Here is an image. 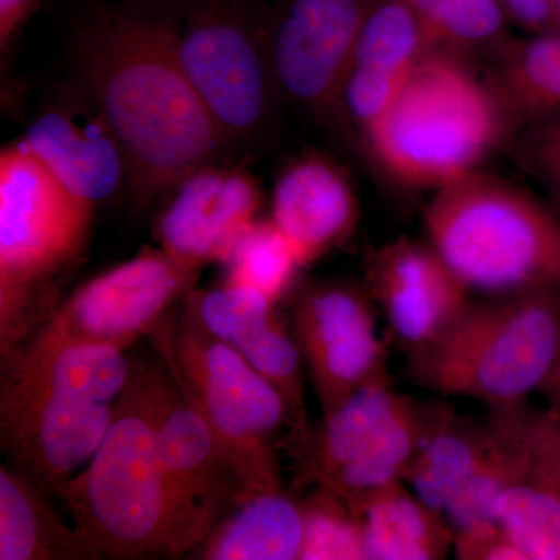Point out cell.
<instances>
[{
  "label": "cell",
  "mask_w": 560,
  "mask_h": 560,
  "mask_svg": "<svg viewBox=\"0 0 560 560\" xmlns=\"http://www.w3.org/2000/svg\"><path fill=\"white\" fill-rule=\"evenodd\" d=\"M72 60L124 147L139 206L172 195L226 149L176 57L167 9L92 7L73 32Z\"/></svg>",
  "instance_id": "obj_1"
},
{
  "label": "cell",
  "mask_w": 560,
  "mask_h": 560,
  "mask_svg": "<svg viewBox=\"0 0 560 560\" xmlns=\"http://www.w3.org/2000/svg\"><path fill=\"white\" fill-rule=\"evenodd\" d=\"M514 135L492 84L478 79L458 55L433 50L361 139L396 183L438 190L480 172L482 162Z\"/></svg>",
  "instance_id": "obj_2"
},
{
  "label": "cell",
  "mask_w": 560,
  "mask_h": 560,
  "mask_svg": "<svg viewBox=\"0 0 560 560\" xmlns=\"http://www.w3.org/2000/svg\"><path fill=\"white\" fill-rule=\"evenodd\" d=\"M423 226L470 296L560 285V213L517 184L471 173L434 190Z\"/></svg>",
  "instance_id": "obj_3"
},
{
  "label": "cell",
  "mask_w": 560,
  "mask_h": 560,
  "mask_svg": "<svg viewBox=\"0 0 560 560\" xmlns=\"http://www.w3.org/2000/svg\"><path fill=\"white\" fill-rule=\"evenodd\" d=\"M58 497L103 558H175V504L147 363L131 361L130 378L114 405L105 440L86 469Z\"/></svg>",
  "instance_id": "obj_4"
},
{
  "label": "cell",
  "mask_w": 560,
  "mask_h": 560,
  "mask_svg": "<svg viewBox=\"0 0 560 560\" xmlns=\"http://www.w3.org/2000/svg\"><path fill=\"white\" fill-rule=\"evenodd\" d=\"M560 350V285L469 301L440 337L408 353V378L489 410L517 407L547 381Z\"/></svg>",
  "instance_id": "obj_5"
},
{
  "label": "cell",
  "mask_w": 560,
  "mask_h": 560,
  "mask_svg": "<svg viewBox=\"0 0 560 560\" xmlns=\"http://www.w3.org/2000/svg\"><path fill=\"white\" fill-rule=\"evenodd\" d=\"M94 206L24 143L0 154V353L22 345L58 308L60 282L86 246Z\"/></svg>",
  "instance_id": "obj_6"
},
{
  "label": "cell",
  "mask_w": 560,
  "mask_h": 560,
  "mask_svg": "<svg viewBox=\"0 0 560 560\" xmlns=\"http://www.w3.org/2000/svg\"><path fill=\"white\" fill-rule=\"evenodd\" d=\"M165 370L212 430L246 495L283 489L285 401L267 378L189 312L151 331Z\"/></svg>",
  "instance_id": "obj_7"
},
{
  "label": "cell",
  "mask_w": 560,
  "mask_h": 560,
  "mask_svg": "<svg viewBox=\"0 0 560 560\" xmlns=\"http://www.w3.org/2000/svg\"><path fill=\"white\" fill-rule=\"evenodd\" d=\"M167 10L176 57L228 145L256 139L280 97L267 11L254 0H173Z\"/></svg>",
  "instance_id": "obj_8"
},
{
  "label": "cell",
  "mask_w": 560,
  "mask_h": 560,
  "mask_svg": "<svg viewBox=\"0 0 560 560\" xmlns=\"http://www.w3.org/2000/svg\"><path fill=\"white\" fill-rule=\"evenodd\" d=\"M198 276L200 270L162 249H143L79 287L25 341L90 342L125 350L156 329L172 305L194 290Z\"/></svg>",
  "instance_id": "obj_9"
},
{
  "label": "cell",
  "mask_w": 560,
  "mask_h": 560,
  "mask_svg": "<svg viewBox=\"0 0 560 560\" xmlns=\"http://www.w3.org/2000/svg\"><path fill=\"white\" fill-rule=\"evenodd\" d=\"M370 0H279L267 11L268 54L279 94L330 128L349 132L345 86Z\"/></svg>",
  "instance_id": "obj_10"
},
{
  "label": "cell",
  "mask_w": 560,
  "mask_h": 560,
  "mask_svg": "<svg viewBox=\"0 0 560 560\" xmlns=\"http://www.w3.org/2000/svg\"><path fill=\"white\" fill-rule=\"evenodd\" d=\"M162 460L175 504V558L190 555L243 499L230 460L164 364L147 363Z\"/></svg>",
  "instance_id": "obj_11"
},
{
  "label": "cell",
  "mask_w": 560,
  "mask_h": 560,
  "mask_svg": "<svg viewBox=\"0 0 560 560\" xmlns=\"http://www.w3.org/2000/svg\"><path fill=\"white\" fill-rule=\"evenodd\" d=\"M290 327L323 415L388 374V349L364 287L335 280L304 283L291 301Z\"/></svg>",
  "instance_id": "obj_12"
},
{
  "label": "cell",
  "mask_w": 560,
  "mask_h": 560,
  "mask_svg": "<svg viewBox=\"0 0 560 560\" xmlns=\"http://www.w3.org/2000/svg\"><path fill=\"white\" fill-rule=\"evenodd\" d=\"M110 404L73 399L2 377L0 445L10 464L57 495L101 447Z\"/></svg>",
  "instance_id": "obj_13"
},
{
  "label": "cell",
  "mask_w": 560,
  "mask_h": 560,
  "mask_svg": "<svg viewBox=\"0 0 560 560\" xmlns=\"http://www.w3.org/2000/svg\"><path fill=\"white\" fill-rule=\"evenodd\" d=\"M209 334L226 342L248 361L285 401L290 452L307 438L304 359L296 338L280 318L278 302L249 287L224 282L219 289L191 290L184 307Z\"/></svg>",
  "instance_id": "obj_14"
},
{
  "label": "cell",
  "mask_w": 560,
  "mask_h": 560,
  "mask_svg": "<svg viewBox=\"0 0 560 560\" xmlns=\"http://www.w3.org/2000/svg\"><path fill=\"white\" fill-rule=\"evenodd\" d=\"M364 289L408 353L440 337L471 300L429 242L397 238L371 250Z\"/></svg>",
  "instance_id": "obj_15"
},
{
  "label": "cell",
  "mask_w": 560,
  "mask_h": 560,
  "mask_svg": "<svg viewBox=\"0 0 560 560\" xmlns=\"http://www.w3.org/2000/svg\"><path fill=\"white\" fill-rule=\"evenodd\" d=\"M21 142L94 208L128 189L130 168L124 147L81 84L40 110Z\"/></svg>",
  "instance_id": "obj_16"
},
{
  "label": "cell",
  "mask_w": 560,
  "mask_h": 560,
  "mask_svg": "<svg viewBox=\"0 0 560 560\" xmlns=\"http://www.w3.org/2000/svg\"><path fill=\"white\" fill-rule=\"evenodd\" d=\"M158 224L161 249L195 270L224 261L256 223L261 191L242 167L205 165L183 180Z\"/></svg>",
  "instance_id": "obj_17"
},
{
  "label": "cell",
  "mask_w": 560,
  "mask_h": 560,
  "mask_svg": "<svg viewBox=\"0 0 560 560\" xmlns=\"http://www.w3.org/2000/svg\"><path fill=\"white\" fill-rule=\"evenodd\" d=\"M271 220L302 267H307L355 235L359 197L337 162L323 154H305L287 165L276 180Z\"/></svg>",
  "instance_id": "obj_18"
},
{
  "label": "cell",
  "mask_w": 560,
  "mask_h": 560,
  "mask_svg": "<svg viewBox=\"0 0 560 560\" xmlns=\"http://www.w3.org/2000/svg\"><path fill=\"white\" fill-rule=\"evenodd\" d=\"M405 394L394 386L393 378L383 374L323 415L318 427L293 452L298 470V489L324 488L338 474L360 458L378 431L399 410Z\"/></svg>",
  "instance_id": "obj_19"
},
{
  "label": "cell",
  "mask_w": 560,
  "mask_h": 560,
  "mask_svg": "<svg viewBox=\"0 0 560 560\" xmlns=\"http://www.w3.org/2000/svg\"><path fill=\"white\" fill-rule=\"evenodd\" d=\"M131 374L124 349L90 342H22L2 355V377L73 399L113 404Z\"/></svg>",
  "instance_id": "obj_20"
},
{
  "label": "cell",
  "mask_w": 560,
  "mask_h": 560,
  "mask_svg": "<svg viewBox=\"0 0 560 560\" xmlns=\"http://www.w3.org/2000/svg\"><path fill=\"white\" fill-rule=\"evenodd\" d=\"M47 493L16 467H0V560H98L94 540L70 528Z\"/></svg>",
  "instance_id": "obj_21"
},
{
  "label": "cell",
  "mask_w": 560,
  "mask_h": 560,
  "mask_svg": "<svg viewBox=\"0 0 560 560\" xmlns=\"http://www.w3.org/2000/svg\"><path fill=\"white\" fill-rule=\"evenodd\" d=\"M363 529L366 560H441L455 541L451 523L404 481L349 501Z\"/></svg>",
  "instance_id": "obj_22"
},
{
  "label": "cell",
  "mask_w": 560,
  "mask_h": 560,
  "mask_svg": "<svg viewBox=\"0 0 560 560\" xmlns=\"http://www.w3.org/2000/svg\"><path fill=\"white\" fill-rule=\"evenodd\" d=\"M302 544V501L280 489L246 495L194 552L208 560H298Z\"/></svg>",
  "instance_id": "obj_23"
},
{
  "label": "cell",
  "mask_w": 560,
  "mask_h": 560,
  "mask_svg": "<svg viewBox=\"0 0 560 560\" xmlns=\"http://www.w3.org/2000/svg\"><path fill=\"white\" fill-rule=\"evenodd\" d=\"M497 441L499 431L490 419L477 422L452 408L423 442L404 482L423 503L444 514Z\"/></svg>",
  "instance_id": "obj_24"
},
{
  "label": "cell",
  "mask_w": 560,
  "mask_h": 560,
  "mask_svg": "<svg viewBox=\"0 0 560 560\" xmlns=\"http://www.w3.org/2000/svg\"><path fill=\"white\" fill-rule=\"evenodd\" d=\"M452 408L444 401L405 396L399 410L378 431L366 452L324 489L353 501L393 482L404 481L423 442Z\"/></svg>",
  "instance_id": "obj_25"
},
{
  "label": "cell",
  "mask_w": 560,
  "mask_h": 560,
  "mask_svg": "<svg viewBox=\"0 0 560 560\" xmlns=\"http://www.w3.org/2000/svg\"><path fill=\"white\" fill-rule=\"evenodd\" d=\"M493 90L515 131L560 113V32L530 35L501 46Z\"/></svg>",
  "instance_id": "obj_26"
},
{
  "label": "cell",
  "mask_w": 560,
  "mask_h": 560,
  "mask_svg": "<svg viewBox=\"0 0 560 560\" xmlns=\"http://www.w3.org/2000/svg\"><path fill=\"white\" fill-rule=\"evenodd\" d=\"M430 51L427 33L405 0H370L350 66L410 77Z\"/></svg>",
  "instance_id": "obj_27"
},
{
  "label": "cell",
  "mask_w": 560,
  "mask_h": 560,
  "mask_svg": "<svg viewBox=\"0 0 560 560\" xmlns=\"http://www.w3.org/2000/svg\"><path fill=\"white\" fill-rule=\"evenodd\" d=\"M493 518L523 560H560V497L528 470L501 492Z\"/></svg>",
  "instance_id": "obj_28"
},
{
  "label": "cell",
  "mask_w": 560,
  "mask_h": 560,
  "mask_svg": "<svg viewBox=\"0 0 560 560\" xmlns=\"http://www.w3.org/2000/svg\"><path fill=\"white\" fill-rule=\"evenodd\" d=\"M419 18L433 50L503 46L508 16L501 0H405Z\"/></svg>",
  "instance_id": "obj_29"
},
{
  "label": "cell",
  "mask_w": 560,
  "mask_h": 560,
  "mask_svg": "<svg viewBox=\"0 0 560 560\" xmlns=\"http://www.w3.org/2000/svg\"><path fill=\"white\" fill-rule=\"evenodd\" d=\"M223 264L228 267V283L260 291L278 304L293 289L298 271L304 268L271 219L256 221Z\"/></svg>",
  "instance_id": "obj_30"
},
{
  "label": "cell",
  "mask_w": 560,
  "mask_h": 560,
  "mask_svg": "<svg viewBox=\"0 0 560 560\" xmlns=\"http://www.w3.org/2000/svg\"><path fill=\"white\" fill-rule=\"evenodd\" d=\"M497 431L499 441L444 512L455 534L495 523L493 510L501 492L525 474L521 451L499 429Z\"/></svg>",
  "instance_id": "obj_31"
},
{
  "label": "cell",
  "mask_w": 560,
  "mask_h": 560,
  "mask_svg": "<svg viewBox=\"0 0 560 560\" xmlns=\"http://www.w3.org/2000/svg\"><path fill=\"white\" fill-rule=\"evenodd\" d=\"M304 511L302 560H366L359 515L348 500L324 488H315Z\"/></svg>",
  "instance_id": "obj_32"
},
{
  "label": "cell",
  "mask_w": 560,
  "mask_h": 560,
  "mask_svg": "<svg viewBox=\"0 0 560 560\" xmlns=\"http://www.w3.org/2000/svg\"><path fill=\"white\" fill-rule=\"evenodd\" d=\"M490 420L521 451L526 470L560 497V419L528 404L490 410Z\"/></svg>",
  "instance_id": "obj_33"
},
{
  "label": "cell",
  "mask_w": 560,
  "mask_h": 560,
  "mask_svg": "<svg viewBox=\"0 0 560 560\" xmlns=\"http://www.w3.org/2000/svg\"><path fill=\"white\" fill-rule=\"evenodd\" d=\"M510 143L517 164L560 213V113L525 125Z\"/></svg>",
  "instance_id": "obj_34"
},
{
  "label": "cell",
  "mask_w": 560,
  "mask_h": 560,
  "mask_svg": "<svg viewBox=\"0 0 560 560\" xmlns=\"http://www.w3.org/2000/svg\"><path fill=\"white\" fill-rule=\"evenodd\" d=\"M453 551L460 560H523L522 552L497 523L456 533Z\"/></svg>",
  "instance_id": "obj_35"
},
{
  "label": "cell",
  "mask_w": 560,
  "mask_h": 560,
  "mask_svg": "<svg viewBox=\"0 0 560 560\" xmlns=\"http://www.w3.org/2000/svg\"><path fill=\"white\" fill-rule=\"evenodd\" d=\"M512 24L529 35L560 32V0H501Z\"/></svg>",
  "instance_id": "obj_36"
},
{
  "label": "cell",
  "mask_w": 560,
  "mask_h": 560,
  "mask_svg": "<svg viewBox=\"0 0 560 560\" xmlns=\"http://www.w3.org/2000/svg\"><path fill=\"white\" fill-rule=\"evenodd\" d=\"M38 7L39 0H0V49L3 55Z\"/></svg>",
  "instance_id": "obj_37"
},
{
  "label": "cell",
  "mask_w": 560,
  "mask_h": 560,
  "mask_svg": "<svg viewBox=\"0 0 560 560\" xmlns=\"http://www.w3.org/2000/svg\"><path fill=\"white\" fill-rule=\"evenodd\" d=\"M539 393L548 400V404H550L548 410L555 412L560 419V350L555 366H552L550 374H548L547 381L541 383Z\"/></svg>",
  "instance_id": "obj_38"
}]
</instances>
